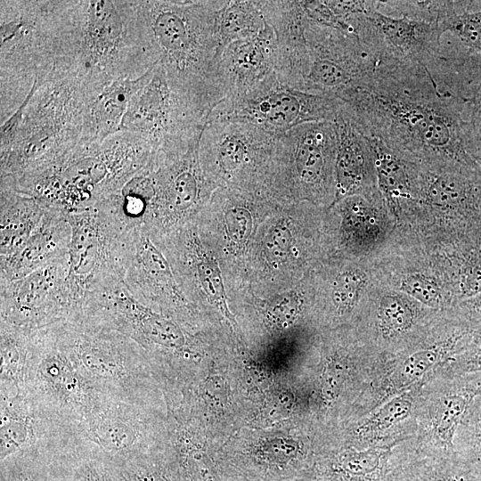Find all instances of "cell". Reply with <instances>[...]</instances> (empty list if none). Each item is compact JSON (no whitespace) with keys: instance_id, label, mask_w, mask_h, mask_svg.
<instances>
[{"instance_id":"5bb4252c","label":"cell","mask_w":481,"mask_h":481,"mask_svg":"<svg viewBox=\"0 0 481 481\" xmlns=\"http://www.w3.org/2000/svg\"><path fill=\"white\" fill-rule=\"evenodd\" d=\"M200 139L183 147L154 153L149 161L154 195L142 227L150 236L177 226L205 199L209 183L200 159Z\"/></svg>"},{"instance_id":"f35d334b","label":"cell","mask_w":481,"mask_h":481,"mask_svg":"<svg viewBox=\"0 0 481 481\" xmlns=\"http://www.w3.org/2000/svg\"><path fill=\"white\" fill-rule=\"evenodd\" d=\"M301 306V298L295 290H289L272 298L265 309L266 318L273 325L284 328L297 318Z\"/></svg>"},{"instance_id":"d6986e66","label":"cell","mask_w":481,"mask_h":481,"mask_svg":"<svg viewBox=\"0 0 481 481\" xmlns=\"http://www.w3.org/2000/svg\"><path fill=\"white\" fill-rule=\"evenodd\" d=\"M80 446L124 461L155 449L151 407L110 399L73 429Z\"/></svg>"},{"instance_id":"52a82bcc","label":"cell","mask_w":481,"mask_h":481,"mask_svg":"<svg viewBox=\"0 0 481 481\" xmlns=\"http://www.w3.org/2000/svg\"><path fill=\"white\" fill-rule=\"evenodd\" d=\"M67 217L71 227L67 283L73 315L91 297L124 281L136 227L124 216L117 194Z\"/></svg>"},{"instance_id":"ffe728a7","label":"cell","mask_w":481,"mask_h":481,"mask_svg":"<svg viewBox=\"0 0 481 481\" xmlns=\"http://www.w3.org/2000/svg\"><path fill=\"white\" fill-rule=\"evenodd\" d=\"M277 135L245 122H208L199 143L207 175L240 180L273 158Z\"/></svg>"},{"instance_id":"7c38bea8","label":"cell","mask_w":481,"mask_h":481,"mask_svg":"<svg viewBox=\"0 0 481 481\" xmlns=\"http://www.w3.org/2000/svg\"><path fill=\"white\" fill-rule=\"evenodd\" d=\"M208 115L175 92L156 63L150 80L131 99L120 131L147 140L154 153L186 145L200 137Z\"/></svg>"},{"instance_id":"b9f144b4","label":"cell","mask_w":481,"mask_h":481,"mask_svg":"<svg viewBox=\"0 0 481 481\" xmlns=\"http://www.w3.org/2000/svg\"><path fill=\"white\" fill-rule=\"evenodd\" d=\"M293 245L292 232L286 220L277 223L270 231L265 240V252L273 262L284 260Z\"/></svg>"},{"instance_id":"8992f818","label":"cell","mask_w":481,"mask_h":481,"mask_svg":"<svg viewBox=\"0 0 481 481\" xmlns=\"http://www.w3.org/2000/svg\"><path fill=\"white\" fill-rule=\"evenodd\" d=\"M49 326L73 366L95 389L113 399L152 406V362L134 339L85 315Z\"/></svg>"},{"instance_id":"5b68a950","label":"cell","mask_w":481,"mask_h":481,"mask_svg":"<svg viewBox=\"0 0 481 481\" xmlns=\"http://www.w3.org/2000/svg\"><path fill=\"white\" fill-rule=\"evenodd\" d=\"M151 144L119 131L94 143H78L54 163L13 181L17 191L71 214L119 193L151 160Z\"/></svg>"},{"instance_id":"ba28073f","label":"cell","mask_w":481,"mask_h":481,"mask_svg":"<svg viewBox=\"0 0 481 481\" xmlns=\"http://www.w3.org/2000/svg\"><path fill=\"white\" fill-rule=\"evenodd\" d=\"M53 69L47 2L0 1V123Z\"/></svg>"},{"instance_id":"3957f363","label":"cell","mask_w":481,"mask_h":481,"mask_svg":"<svg viewBox=\"0 0 481 481\" xmlns=\"http://www.w3.org/2000/svg\"><path fill=\"white\" fill-rule=\"evenodd\" d=\"M155 63L171 88L208 116L224 99L217 83L223 53L218 19L227 1L134 0Z\"/></svg>"},{"instance_id":"8fae6325","label":"cell","mask_w":481,"mask_h":481,"mask_svg":"<svg viewBox=\"0 0 481 481\" xmlns=\"http://www.w3.org/2000/svg\"><path fill=\"white\" fill-rule=\"evenodd\" d=\"M342 102L313 94L282 84L276 73L252 89L223 99L209 113L208 122H245L280 135L310 122H333Z\"/></svg>"},{"instance_id":"cb8c5ba5","label":"cell","mask_w":481,"mask_h":481,"mask_svg":"<svg viewBox=\"0 0 481 481\" xmlns=\"http://www.w3.org/2000/svg\"><path fill=\"white\" fill-rule=\"evenodd\" d=\"M340 217L339 237L355 256L374 257L389 241L395 229L381 197H346L333 206Z\"/></svg>"},{"instance_id":"44dd1931","label":"cell","mask_w":481,"mask_h":481,"mask_svg":"<svg viewBox=\"0 0 481 481\" xmlns=\"http://www.w3.org/2000/svg\"><path fill=\"white\" fill-rule=\"evenodd\" d=\"M124 281L133 297L151 309L192 312L168 259L142 226L134 231Z\"/></svg>"},{"instance_id":"83f0119b","label":"cell","mask_w":481,"mask_h":481,"mask_svg":"<svg viewBox=\"0 0 481 481\" xmlns=\"http://www.w3.org/2000/svg\"><path fill=\"white\" fill-rule=\"evenodd\" d=\"M48 205L0 178V261L15 253L39 225Z\"/></svg>"},{"instance_id":"ee69618b","label":"cell","mask_w":481,"mask_h":481,"mask_svg":"<svg viewBox=\"0 0 481 481\" xmlns=\"http://www.w3.org/2000/svg\"><path fill=\"white\" fill-rule=\"evenodd\" d=\"M464 325L473 333L481 336V293L456 305Z\"/></svg>"},{"instance_id":"836d02e7","label":"cell","mask_w":481,"mask_h":481,"mask_svg":"<svg viewBox=\"0 0 481 481\" xmlns=\"http://www.w3.org/2000/svg\"><path fill=\"white\" fill-rule=\"evenodd\" d=\"M30 330L0 322V389L24 385Z\"/></svg>"},{"instance_id":"9c48e42d","label":"cell","mask_w":481,"mask_h":481,"mask_svg":"<svg viewBox=\"0 0 481 481\" xmlns=\"http://www.w3.org/2000/svg\"><path fill=\"white\" fill-rule=\"evenodd\" d=\"M24 387L43 409L72 431L95 407L113 399L81 376L49 325L29 332Z\"/></svg>"},{"instance_id":"e575fe53","label":"cell","mask_w":481,"mask_h":481,"mask_svg":"<svg viewBox=\"0 0 481 481\" xmlns=\"http://www.w3.org/2000/svg\"><path fill=\"white\" fill-rule=\"evenodd\" d=\"M371 262L352 264L339 271L330 285L331 303L340 315L352 312L374 284Z\"/></svg>"},{"instance_id":"ab89813d","label":"cell","mask_w":481,"mask_h":481,"mask_svg":"<svg viewBox=\"0 0 481 481\" xmlns=\"http://www.w3.org/2000/svg\"><path fill=\"white\" fill-rule=\"evenodd\" d=\"M401 481H481V475L468 463L412 472Z\"/></svg>"},{"instance_id":"6da1fadb","label":"cell","mask_w":481,"mask_h":481,"mask_svg":"<svg viewBox=\"0 0 481 481\" xmlns=\"http://www.w3.org/2000/svg\"><path fill=\"white\" fill-rule=\"evenodd\" d=\"M339 100L368 136L420 165L481 168L467 146L469 97L441 89L428 67L382 59Z\"/></svg>"},{"instance_id":"7402d4cb","label":"cell","mask_w":481,"mask_h":481,"mask_svg":"<svg viewBox=\"0 0 481 481\" xmlns=\"http://www.w3.org/2000/svg\"><path fill=\"white\" fill-rule=\"evenodd\" d=\"M333 124L337 135L335 198L330 207L353 195L381 197L369 137L344 108L343 102Z\"/></svg>"},{"instance_id":"f6af8a7d","label":"cell","mask_w":481,"mask_h":481,"mask_svg":"<svg viewBox=\"0 0 481 481\" xmlns=\"http://www.w3.org/2000/svg\"><path fill=\"white\" fill-rule=\"evenodd\" d=\"M461 356V367L465 371L481 370V336L474 334L465 347Z\"/></svg>"},{"instance_id":"603a6c76","label":"cell","mask_w":481,"mask_h":481,"mask_svg":"<svg viewBox=\"0 0 481 481\" xmlns=\"http://www.w3.org/2000/svg\"><path fill=\"white\" fill-rule=\"evenodd\" d=\"M276 54V37L268 22L257 37L228 45L217 65L224 99L243 94L275 74Z\"/></svg>"},{"instance_id":"7bdbcfd3","label":"cell","mask_w":481,"mask_h":481,"mask_svg":"<svg viewBox=\"0 0 481 481\" xmlns=\"http://www.w3.org/2000/svg\"><path fill=\"white\" fill-rule=\"evenodd\" d=\"M468 424L469 461L467 462L481 475V402L470 417Z\"/></svg>"},{"instance_id":"277c9868","label":"cell","mask_w":481,"mask_h":481,"mask_svg":"<svg viewBox=\"0 0 481 481\" xmlns=\"http://www.w3.org/2000/svg\"><path fill=\"white\" fill-rule=\"evenodd\" d=\"M101 90L53 69L1 125L0 177L41 171L74 148L81 139L85 108Z\"/></svg>"},{"instance_id":"7a4b0ae2","label":"cell","mask_w":481,"mask_h":481,"mask_svg":"<svg viewBox=\"0 0 481 481\" xmlns=\"http://www.w3.org/2000/svg\"><path fill=\"white\" fill-rule=\"evenodd\" d=\"M54 70L103 87L156 63L134 0H51Z\"/></svg>"},{"instance_id":"30bf717a","label":"cell","mask_w":481,"mask_h":481,"mask_svg":"<svg viewBox=\"0 0 481 481\" xmlns=\"http://www.w3.org/2000/svg\"><path fill=\"white\" fill-rule=\"evenodd\" d=\"M481 224V168L420 165L414 211L406 230L452 235Z\"/></svg>"},{"instance_id":"484cf974","label":"cell","mask_w":481,"mask_h":481,"mask_svg":"<svg viewBox=\"0 0 481 481\" xmlns=\"http://www.w3.org/2000/svg\"><path fill=\"white\" fill-rule=\"evenodd\" d=\"M67 214L48 207L39 225L11 257L0 261V281L22 278L69 254L71 227Z\"/></svg>"},{"instance_id":"d590c367","label":"cell","mask_w":481,"mask_h":481,"mask_svg":"<svg viewBox=\"0 0 481 481\" xmlns=\"http://www.w3.org/2000/svg\"><path fill=\"white\" fill-rule=\"evenodd\" d=\"M481 393V382L466 383L445 395L434 420V429L445 445H452L458 426L469 411L476 396Z\"/></svg>"},{"instance_id":"4dcf8cb0","label":"cell","mask_w":481,"mask_h":481,"mask_svg":"<svg viewBox=\"0 0 481 481\" xmlns=\"http://www.w3.org/2000/svg\"><path fill=\"white\" fill-rule=\"evenodd\" d=\"M387 452L373 447L363 451L346 450L331 460L321 472L318 481H381Z\"/></svg>"},{"instance_id":"74e56055","label":"cell","mask_w":481,"mask_h":481,"mask_svg":"<svg viewBox=\"0 0 481 481\" xmlns=\"http://www.w3.org/2000/svg\"><path fill=\"white\" fill-rule=\"evenodd\" d=\"M223 217L229 242L237 249L244 247L253 226V216L249 208L242 204H232L224 211Z\"/></svg>"},{"instance_id":"2e32d148","label":"cell","mask_w":481,"mask_h":481,"mask_svg":"<svg viewBox=\"0 0 481 481\" xmlns=\"http://www.w3.org/2000/svg\"><path fill=\"white\" fill-rule=\"evenodd\" d=\"M68 274L69 254L22 278L0 281V322L34 330L68 319Z\"/></svg>"},{"instance_id":"d6a6232c","label":"cell","mask_w":481,"mask_h":481,"mask_svg":"<svg viewBox=\"0 0 481 481\" xmlns=\"http://www.w3.org/2000/svg\"><path fill=\"white\" fill-rule=\"evenodd\" d=\"M267 21L259 1H227L218 19L222 51L232 42L257 37Z\"/></svg>"},{"instance_id":"d4e9b609","label":"cell","mask_w":481,"mask_h":481,"mask_svg":"<svg viewBox=\"0 0 481 481\" xmlns=\"http://www.w3.org/2000/svg\"><path fill=\"white\" fill-rule=\"evenodd\" d=\"M368 137L373 150L378 189L382 201L395 229L405 228L415 208L420 165L379 140Z\"/></svg>"},{"instance_id":"f546056e","label":"cell","mask_w":481,"mask_h":481,"mask_svg":"<svg viewBox=\"0 0 481 481\" xmlns=\"http://www.w3.org/2000/svg\"><path fill=\"white\" fill-rule=\"evenodd\" d=\"M432 10L443 34L481 53V1H432Z\"/></svg>"},{"instance_id":"1f68e13d","label":"cell","mask_w":481,"mask_h":481,"mask_svg":"<svg viewBox=\"0 0 481 481\" xmlns=\"http://www.w3.org/2000/svg\"><path fill=\"white\" fill-rule=\"evenodd\" d=\"M371 293L376 299L377 323L383 338H393L412 328L418 316L417 306L421 304L376 281Z\"/></svg>"},{"instance_id":"e0dca14e","label":"cell","mask_w":481,"mask_h":481,"mask_svg":"<svg viewBox=\"0 0 481 481\" xmlns=\"http://www.w3.org/2000/svg\"><path fill=\"white\" fill-rule=\"evenodd\" d=\"M1 461L18 453L56 457L77 447L72 430L43 409L23 386L0 389Z\"/></svg>"},{"instance_id":"4fadbf2b","label":"cell","mask_w":481,"mask_h":481,"mask_svg":"<svg viewBox=\"0 0 481 481\" xmlns=\"http://www.w3.org/2000/svg\"><path fill=\"white\" fill-rule=\"evenodd\" d=\"M304 37L307 61L299 91L305 93L339 99L365 80L380 61L356 35L315 24L307 16Z\"/></svg>"},{"instance_id":"60d3db41","label":"cell","mask_w":481,"mask_h":481,"mask_svg":"<svg viewBox=\"0 0 481 481\" xmlns=\"http://www.w3.org/2000/svg\"><path fill=\"white\" fill-rule=\"evenodd\" d=\"M467 118V146L471 158L481 167V82L469 97Z\"/></svg>"},{"instance_id":"ac0fdd59","label":"cell","mask_w":481,"mask_h":481,"mask_svg":"<svg viewBox=\"0 0 481 481\" xmlns=\"http://www.w3.org/2000/svg\"><path fill=\"white\" fill-rule=\"evenodd\" d=\"M336 151L333 122L320 121L277 135L273 157L285 164L293 187L301 195L318 200L330 199L332 203Z\"/></svg>"},{"instance_id":"f1b7e54d","label":"cell","mask_w":481,"mask_h":481,"mask_svg":"<svg viewBox=\"0 0 481 481\" xmlns=\"http://www.w3.org/2000/svg\"><path fill=\"white\" fill-rule=\"evenodd\" d=\"M177 247L180 266L206 299L216 306L232 323L234 322L226 299L222 273L216 258L204 243L195 228L180 231Z\"/></svg>"},{"instance_id":"4316f807","label":"cell","mask_w":481,"mask_h":481,"mask_svg":"<svg viewBox=\"0 0 481 481\" xmlns=\"http://www.w3.org/2000/svg\"><path fill=\"white\" fill-rule=\"evenodd\" d=\"M153 68L138 78H119L110 82L87 102L80 143L102 142L120 131L131 99L148 83Z\"/></svg>"},{"instance_id":"9a60e30c","label":"cell","mask_w":481,"mask_h":481,"mask_svg":"<svg viewBox=\"0 0 481 481\" xmlns=\"http://www.w3.org/2000/svg\"><path fill=\"white\" fill-rule=\"evenodd\" d=\"M384 6L400 12L395 17L381 12L380 1H368L356 33L380 58H390L428 67L441 57L438 24L412 9L407 1H386Z\"/></svg>"},{"instance_id":"8d00e7d4","label":"cell","mask_w":481,"mask_h":481,"mask_svg":"<svg viewBox=\"0 0 481 481\" xmlns=\"http://www.w3.org/2000/svg\"><path fill=\"white\" fill-rule=\"evenodd\" d=\"M412 402L404 395L393 398L377 410L358 428L361 436L384 431L408 418L412 412Z\"/></svg>"}]
</instances>
